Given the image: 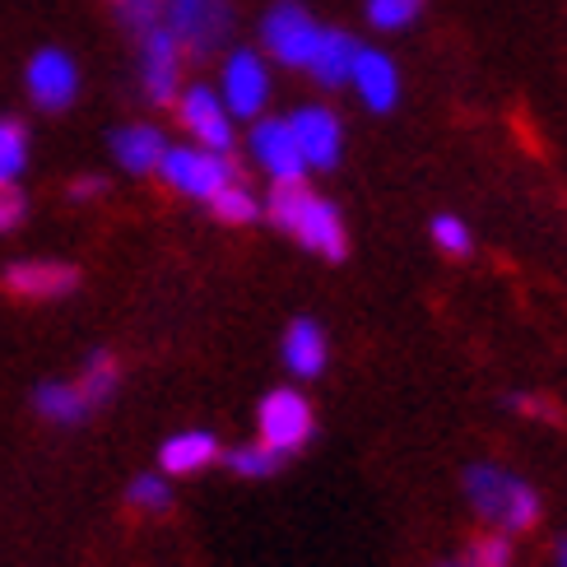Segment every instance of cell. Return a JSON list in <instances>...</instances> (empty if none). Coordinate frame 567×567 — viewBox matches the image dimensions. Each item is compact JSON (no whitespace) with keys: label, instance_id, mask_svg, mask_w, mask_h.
I'll list each match as a JSON object with an SVG mask.
<instances>
[{"label":"cell","instance_id":"cell-1","mask_svg":"<svg viewBox=\"0 0 567 567\" xmlns=\"http://www.w3.org/2000/svg\"><path fill=\"white\" fill-rule=\"evenodd\" d=\"M266 215H270L275 228H284L293 243H302L307 251L326 256V261H340V256L349 251L340 209L330 205V200H321L312 186H302V177L275 182V192L266 200Z\"/></svg>","mask_w":567,"mask_h":567},{"label":"cell","instance_id":"cell-2","mask_svg":"<svg viewBox=\"0 0 567 567\" xmlns=\"http://www.w3.org/2000/svg\"><path fill=\"white\" fill-rule=\"evenodd\" d=\"M465 493H470V507H475L488 526H498L507 535H522L539 522V498L526 480L507 475L498 465H475L465 475Z\"/></svg>","mask_w":567,"mask_h":567},{"label":"cell","instance_id":"cell-3","mask_svg":"<svg viewBox=\"0 0 567 567\" xmlns=\"http://www.w3.org/2000/svg\"><path fill=\"white\" fill-rule=\"evenodd\" d=\"M158 177L173 186L177 196H192V200H209L219 192V186H228L233 177V163L228 154L219 150H205V145H168L158 158Z\"/></svg>","mask_w":567,"mask_h":567},{"label":"cell","instance_id":"cell-4","mask_svg":"<svg viewBox=\"0 0 567 567\" xmlns=\"http://www.w3.org/2000/svg\"><path fill=\"white\" fill-rule=\"evenodd\" d=\"M233 29L228 0H168V33L196 56H209Z\"/></svg>","mask_w":567,"mask_h":567},{"label":"cell","instance_id":"cell-5","mask_svg":"<svg viewBox=\"0 0 567 567\" xmlns=\"http://www.w3.org/2000/svg\"><path fill=\"white\" fill-rule=\"evenodd\" d=\"M256 429H261V442L275 446V452H298V446L312 437V405H307L302 391H289L279 386L261 400V410H256Z\"/></svg>","mask_w":567,"mask_h":567},{"label":"cell","instance_id":"cell-6","mask_svg":"<svg viewBox=\"0 0 567 567\" xmlns=\"http://www.w3.org/2000/svg\"><path fill=\"white\" fill-rule=\"evenodd\" d=\"M261 38H266L270 56L279 65L307 70V61H312V52H317L321 29H317V19L307 14L302 6H293V0H279V6L266 14V23H261Z\"/></svg>","mask_w":567,"mask_h":567},{"label":"cell","instance_id":"cell-7","mask_svg":"<svg viewBox=\"0 0 567 567\" xmlns=\"http://www.w3.org/2000/svg\"><path fill=\"white\" fill-rule=\"evenodd\" d=\"M177 122L186 126V135H192L196 145L219 150V154L233 150V116H228L219 93H209L205 84L177 89Z\"/></svg>","mask_w":567,"mask_h":567},{"label":"cell","instance_id":"cell-8","mask_svg":"<svg viewBox=\"0 0 567 567\" xmlns=\"http://www.w3.org/2000/svg\"><path fill=\"white\" fill-rule=\"evenodd\" d=\"M289 126H293V140H298L307 168H336L340 150H344V126H340L336 112L317 107V103L312 107H298L289 116Z\"/></svg>","mask_w":567,"mask_h":567},{"label":"cell","instance_id":"cell-9","mask_svg":"<svg viewBox=\"0 0 567 567\" xmlns=\"http://www.w3.org/2000/svg\"><path fill=\"white\" fill-rule=\"evenodd\" d=\"M266 99H270L266 61L256 52H233L224 61V107H228V116H261Z\"/></svg>","mask_w":567,"mask_h":567},{"label":"cell","instance_id":"cell-10","mask_svg":"<svg viewBox=\"0 0 567 567\" xmlns=\"http://www.w3.org/2000/svg\"><path fill=\"white\" fill-rule=\"evenodd\" d=\"M251 158L261 163L270 182H293V177L307 173L302 150H298V140H293V126L279 122V116H266V122L251 126Z\"/></svg>","mask_w":567,"mask_h":567},{"label":"cell","instance_id":"cell-11","mask_svg":"<svg viewBox=\"0 0 567 567\" xmlns=\"http://www.w3.org/2000/svg\"><path fill=\"white\" fill-rule=\"evenodd\" d=\"M29 93H33V103L47 107V112L70 107L75 103V93H80L75 61H70L65 52H38L29 61Z\"/></svg>","mask_w":567,"mask_h":567},{"label":"cell","instance_id":"cell-12","mask_svg":"<svg viewBox=\"0 0 567 567\" xmlns=\"http://www.w3.org/2000/svg\"><path fill=\"white\" fill-rule=\"evenodd\" d=\"M182 89V42L168 29H145V93L154 103H173Z\"/></svg>","mask_w":567,"mask_h":567},{"label":"cell","instance_id":"cell-13","mask_svg":"<svg viewBox=\"0 0 567 567\" xmlns=\"http://www.w3.org/2000/svg\"><path fill=\"white\" fill-rule=\"evenodd\" d=\"M75 284H80V270L75 266H61V261H19V266L6 270V289L14 298H29V302L65 298Z\"/></svg>","mask_w":567,"mask_h":567},{"label":"cell","instance_id":"cell-14","mask_svg":"<svg viewBox=\"0 0 567 567\" xmlns=\"http://www.w3.org/2000/svg\"><path fill=\"white\" fill-rule=\"evenodd\" d=\"M349 84L359 89V99H363L372 112H391V107H395V99H400V80H395L391 56L368 52V47H359V56H353Z\"/></svg>","mask_w":567,"mask_h":567},{"label":"cell","instance_id":"cell-15","mask_svg":"<svg viewBox=\"0 0 567 567\" xmlns=\"http://www.w3.org/2000/svg\"><path fill=\"white\" fill-rule=\"evenodd\" d=\"M219 461V442L215 433H205V429H192V433H173L168 442L158 446V470L163 475H200V470H209Z\"/></svg>","mask_w":567,"mask_h":567},{"label":"cell","instance_id":"cell-16","mask_svg":"<svg viewBox=\"0 0 567 567\" xmlns=\"http://www.w3.org/2000/svg\"><path fill=\"white\" fill-rule=\"evenodd\" d=\"M326 336H321V326L317 321H307L298 317L289 330H284V363H289L293 377H302V382H312V377L326 372Z\"/></svg>","mask_w":567,"mask_h":567},{"label":"cell","instance_id":"cell-17","mask_svg":"<svg viewBox=\"0 0 567 567\" xmlns=\"http://www.w3.org/2000/svg\"><path fill=\"white\" fill-rule=\"evenodd\" d=\"M353 56H359V42H353L349 33H340V29H321L317 52H312V61H307V70H312V80H317V84L340 89V84H349Z\"/></svg>","mask_w":567,"mask_h":567},{"label":"cell","instance_id":"cell-18","mask_svg":"<svg viewBox=\"0 0 567 567\" xmlns=\"http://www.w3.org/2000/svg\"><path fill=\"white\" fill-rule=\"evenodd\" d=\"M163 135L154 126H126L112 135V154L126 173H158V158H163Z\"/></svg>","mask_w":567,"mask_h":567},{"label":"cell","instance_id":"cell-19","mask_svg":"<svg viewBox=\"0 0 567 567\" xmlns=\"http://www.w3.org/2000/svg\"><path fill=\"white\" fill-rule=\"evenodd\" d=\"M33 405H38V414H47L52 423H80L93 410V400L75 382H42L38 395H33Z\"/></svg>","mask_w":567,"mask_h":567},{"label":"cell","instance_id":"cell-20","mask_svg":"<svg viewBox=\"0 0 567 567\" xmlns=\"http://www.w3.org/2000/svg\"><path fill=\"white\" fill-rule=\"evenodd\" d=\"M209 209H215V219H219V224H233V228H243V224H256V219H261V200H256L238 177H233L228 186H219V192L209 196Z\"/></svg>","mask_w":567,"mask_h":567},{"label":"cell","instance_id":"cell-21","mask_svg":"<svg viewBox=\"0 0 567 567\" xmlns=\"http://www.w3.org/2000/svg\"><path fill=\"white\" fill-rule=\"evenodd\" d=\"M228 465L238 470L243 480H266L284 465V452H275V446H266V442H251V446H238V452L228 456Z\"/></svg>","mask_w":567,"mask_h":567},{"label":"cell","instance_id":"cell-22","mask_svg":"<svg viewBox=\"0 0 567 567\" xmlns=\"http://www.w3.org/2000/svg\"><path fill=\"white\" fill-rule=\"evenodd\" d=\"M23 163H29V131L0 116V177H19Z\"/></svg>","mask_w":567,"mask_h":567},{"label":"cell","instance_id":"cell-23","mask_svg":"<svg viewBox=\"0 0 567 567\" xmlns=\"http://www.w3.org/2000/svg\"><path fill=\"white\" fill-rule=\"evenodd\" d=\"M126 498H131V507H140V512H168V503H173L168 475H135L131 488H126Z\"/></svg>","mask_w":567,"mask_h":567},{"label":"cell","instance_id":"cell-24","mask_svg":"<svg viewBox=\"0 0 567 567\" xmlns=\"http://www.w3.org/2000/svg\"><path fill=\"white\" fill-rule=\"evenodd\" d=\"M116 377H122L116 359H107V353H93L89 368H84V377H80V386H84V395L93 400V405H99V400H107V395H112Z\"/></svg>","mask_w":567,"mask_h":567},{"label":"cell","instance_id":"cell-25","mask_svg":"<svg viewBox=\"0 0 567 567\" xmlns=\"http://www.w3.org/2000/svg\"><path fill=\"white\" fill-rule=\"evenodd\" d=\"M461 567H512V539L507 535H484L465 549Z\"/></svg>","mask_w":567,"mask_h":567},{"label":"cell","instance_id":"cell-26","mask_svg":"<svg viewBox=\"0 0 567 567\" xmlns=\"http://www.w3.org/2000/svg\"><path fill=\"white\" fill-rule=\"evenodd\" d=\"M419 10H423V0H368V19L377 29H405V23H414Z\"/></svg>","mask_w":567,"mask_h":567},{"label":"cell","instance_id":"cell-27","mask_svg":"<svg viewBox=\"0 0 567 567\" xmlns=\"http://www.w3.org/2000/svg\"><path fill=\"white\" fill-rule=\"evenodd\" d=\"M433 243H437L446 256H470V247H475L470 228H465L456 215H437V219H433Z\"/></svg>","mask_w":567,"mask_h":567},{"label":"cell","instance_id":"cell-28","mask_svg":"<svg viewBox=\"0 0 567 567\" xmlns=\"http://www.w3.org/2000/svg\"><path fill=\"white\" fill-rule=\"evenodd\" d=\"M23 219V192L14 186V177H0V233L19 228Z\"/></svg>","mask_w":567,"mask_h":567},{"label":"cell","instance_id":"cell-29","mask_svg":"<svg viewBox=\"0 0 567 567\" xmlns=\"http://www.w3.org/2000/svg\"><path fill=\"white\" fill-rule=\"evenodd\" d=\"M522 414L530 419H545V423H558V405H549V400H539V395H522V400H512Z\"/></svg>","mask_w":567,"mask_h":567},{"label":"cell","instance_id":"cell-30","mask_svg":"<svg viewBox=\"0 0 567 567\" xmlns=\"http://www.w3.org/2000/svg\"><path fill=\"white\" fill-rule=\"evenodd\" d=\"M93 196H103V177H80V182H70V200H93Z\"/></svg>","mask_w":567,"mask_h":567},{"label":"cell","instance_id":"cell-31","mask_svg":"<svg viewBox=\"0 0 567 567\" xmlns=\"http://www.w3.org/2000/svg\"><path fill=\"white\" fill-rule=\"evenodd\" d=\"M554 567H567V539H563V545L554 549Z\"/></svg>","mask_w":567,"mask_h":567},{"label":"cell","instance_id":"cell-32","mask_svg":"<svg viewBox=\"0 0 567 567\" xmlns=\"http://www.w3.org/2000/svg\"><path fill=\"white\" fill-rule=\"evenodd\" d=\"M442 567H461V563H442Z\"/></svg>","mask_w":567,"mask_h":567}]
</instances>
